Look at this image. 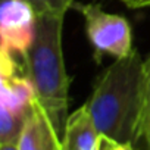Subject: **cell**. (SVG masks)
<instances>
[{
    "label": "cell",
    "instance_id": "ba28073f",
    "mask_svg": "<svg viewBox=\"0 0 150 150\" xmlns=\"http://www.w3.org/2000/svg\"><path fill=\"white\" fill-rule=\"evenodd\" d=\"M33 9L35 11L37 16L41 15H53V16H65L66 11H69L75 0H25Z\"/></svg>",
    "mask_w": 150,
    "mask_h": 150
},
{
    "label": "cell",
    "instance_id": "8992f818",
    "mask_svg": "<svg viewBox=\"0 0 150 150\" xmlns=\"http://www.w3.org/2000/svg\"><path fill=\"white\" fill-rule=\"evenodd\" d=\"M102 141L103 135L86 105L69 115L62 137V150H100Z\"/></svg>",
    "mask_w": 150,
    "mask_h": 150
},
{
    "label": "cell",
    "instance_id": "7c38bea8",
    "mask_svg": "<svg viewBox=\"0 0 150 150\" xmlns=\"http://www.w3.org/2000/svg\"><path fill=\"white\" fill-rule=\"evenodd\" d=\"M121 150H134V147L129 144H121Z\"/></svg>",
    "mask_w": 150,
    "mask_h": 150
},
{
    "label": "cell",
    "instance_id": "3957f363",
    "mask_svg": "<svg viewBox=\"0 0 150 150\" xmlns=\"http://www.w3.org/2000/svg\"><path fill=\"white\" fill-rule=\"evenodd\" d=\"M72 8L86 21V33L96 52L97 62L102 54L119 59L134 50L131 25L127 18L106 12L100 3H74Z\"/></svg>",
    "mask_w": 150,
    "mask_h": 150
},
{
    "label": "cell",
    "instance_id": "9c48e42d",
    "mask_svg": "<svg viewBox=\"0 0 150 150\" xmlns=\"http://www.w3.org/2000/svg\"><path fill=\"white\" fill-rule=\"evenodd\" d=\"M138 143H143L144 150H150V121L147 122V125H146V128H144V131H143L141 138H140Z\"/></svg>",
    "mask_w": 150,
    "mask_h": 150
},
{
    "label": "cell",
    "instance_id": "52a82bcc",
    "mask_svg": "<svg viewBox=\"0 0 150 150\" xmlns=\"http://www.w3.org/2000/svg\"><path fill=\"white\" fill-rule=\"evenodd\" d=\"M150 121V54L146 60H143V72H141V115L138 125V137L137 144L141 138V134Z\"/></svg>",
    "mask_w": 150,
    "mask_h": 150
},
{
    "label": "cell",
    "instance_id": "7a4b0ae2",
    "mask_svg": "<svg viewBox=\"0 0 150 150\" xmlns=\"http://www.w3.org/2000/svg\"><path fill=\"white\" fill-rule=\"evenodd\" d=\"M62 24L63 16H37L35 40L22 56L24 69L34 86L37 102L50 118L60 138L69 118L71 84L62 52Z\"/></svg>",
    "mask_w": 150,
    "mask_h": 150
},
{
    "label": "cell",
    "instance_id": "30bf717a",
    "mask_svg": "<svg viewBox=\"0 0 150 150\" xmlns=\"http://www.w3.org/2000/svg\"><path fill=\"white\" fill-rule=\"evenodd\" d=\"M121 2L125 3L128 8H132V9L150 6V0H121Z\"/></svg>",
    "mask_w": 150,
    "mask_h": 150
},
{
    "label": "cell",
    "instance_id": "8fae6325",
    "mask_svg": "<svg viewBox=\"0 0 150 150\" xmlns=\"http://www.w3.org/2000/svg\"><path fill=\"white\" fill-rule=\"evenodd\" d=\"M0 150H19V149H18V144L9 143V144H0Z\"/></svg>",
    "mask_w": 150,
    "mask_h": 150
},
{
    "label": "cell",
    "instance_id": "5b68a950",
    "mask_svg": "<svg viewBox=\"0 0 150 150\" xmlns=\"http://www.w3.org/2000/svg\"><path fill=\"white\" fill-rule=\"evenodd\" d=\"M19 150H62V138L35 100L18 141Z\"/></svg>",
    "mask_w": 150,
    "mask_h": 150
},
{
    "label": "cell",
    "instance_id": "6da1fadb",
    "mask_svg": "<svg viewBox=\"0 0 150 150\" xmlns=\"http://www.w3.org/2000/svg\"><path fill=\"white\" fill-rule=\"evenodd\" d=\"M143 60L134 49L116 59L97 80L86 106L105 138L137 144L141 115Z\"/></svg>",
    "mask_w": 150,
    "mask_h": 150
},
{
    "label": "cell",
    "instance_id": "277c9868",
    "mask_svg": "<svg viewBox=\"0 0 150 150\" xmlns=\"http://www.w3.org/2000/svg\"><path fill=\"white\" fill-rule=\"evenodd\" d=\"M37 13L25 0H3L0 8L2 52L24 56L35 40Z\"/></svg>",
    "mask_w": 150,
    "mask_h": 150
}]
</instances>
